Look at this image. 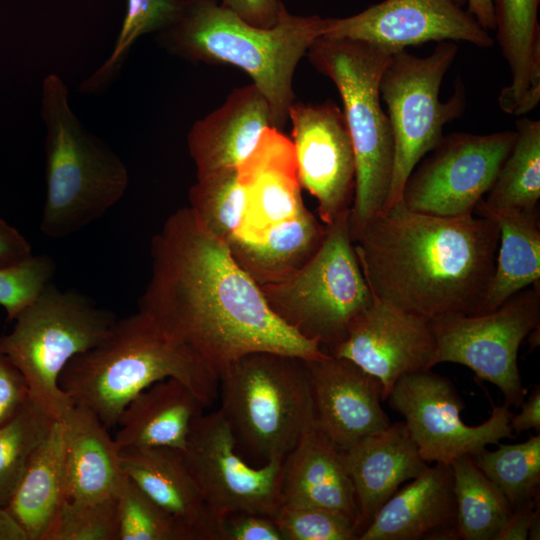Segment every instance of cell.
I'll return each mask as SVG.
<instances>
[{"mask_svg":"<svg viewBox=\"0 0 540 540\" xmlns=\"http://www.w3.org/2000/svg\"><path fill=\"white\" fill-rule=\"evenodd\" d=\"M496 38L506 59L510 86L523 90L540 76V0H492Z\"/></svg>","mask_w":540,"mask_h":540,"instance_id":"32","label":"cell"},{"mask_svg":"<svg viewBox=\"0 0 540 540\" xmlns=\"http://www.w3.org/2000/svg\"><path fill=\"white\" fill-rule=\"evenodd\" d=\"M224 540H283L270 516L235 513L224 519Z\"/></svg>","mask_w":540,"mask_h":540,"instance_id":"42","label":"cell"},{"mask_svg":"<svg viewBox=\"0 0 540 540\" xmlns=\"http://www.w3.org/2000/svg\"><path fill=\"white\" fill-rule=\"evenodd\" d=\"M43 540H118L116 497L65 499Z\"/></svg>","mask_w":540,"mask_h":540,"instance_id":"38","label":"cell"},{"mask_svg":"<svg viewBox=\"0 0 540 540\" xmlns=\"http://www.w3.org/2000/svg\"><path fill=\"white\" fill-rule=\"evenodd\" d=\"M450 464L427 466L378 510L358 540L458 539Z\"/></svg>","mask_w":540,"mask_h":540,"instance_id":"20","label":"cell"},{"mask_svg":"<svg viewBox=\"0 0 540 540\" xmlns=\"http://www.w3.org/2000/svg\"><path fill=\"white\" fill-rule=\"evenodd\" d=\"M301 188L318 202L325 225L349 211L355 193L356 160L343 110L332 100L294 101L288 113Z\"/></svg>","mask_w":540,"mask_h":540,"instance_id":"15","label":"cell"},{"mask_svg":"<svg viewBox=\"0 0 540 540\" xmlns=\"http://www.w3.org/2000/svg\"><path fill=\"white\" fill-rule=\"evenodd\" d=\"M515 137L512 130L443 136L411 172L402 202L410 210L436 216L471 215L491 188Z\"/></svg>","mask_w":540,"mask_h":540,"instance_id":"13","label":"cell"},{"mask_svg":"<svg viewBox=\"0 0 540 540\" xmlns=\"http://www.w3.org/2000/svg\"><path fill=\"white\" fill-rule=\"evenodd\" d=\"M56 420L29 397L23 407L0 427V506L7 507L31 457Z\"/></svg>","mask_w":540,"mask_h":540,"instance_id":"34","label":"cell"},{"mask_svg":"<svg viewBox=\"0 0 540 540\" xmlns=\"http://www.w3.org/2000/svg\"><path fill=\"white\" fill-rule=\"evenodd\" d=\"M349 211L326 225L320 248L302 268L285 280L260 286L272 311L327 353L374 301L350 235Z\"/></svg>","mask_w":540,"mask_h":540,"instance_id":"9","label":"cell"},{"mask_svg":"<svg viewBox=\"0 0 540 540\" xmlns=\"http://www.w3.org/2000/svg\"><path fill=\"white\" fill-rule=\"evenodd\" d=\"M55 270L53 258L45 254L0 267V306L6 311L7 321H14L38 297L52 282Z\"/></svg>","mask_w":540,"mask_h":540,"instance_id":"40","label":"cell"},{"mask_svg":"<svg viewBox=\"0 0 540 540\" xmlns=\"http://www.w3.org/2000/svg\"><path fill=\"white\" fill-rule=\"evenodd\" d=\"M32 255L29 241L0 217V267L19 263Z\"/></svg>","mask_w":540,"mask_h":540,"instance_id":"45","label":"cell"},{"mask_svg":"<svg viewBox=\"0 0 540 540\" xmlns=\"http://www.w3.org/2000/svg\"><path fill=\"white\" fill-rule=\"evenodd\" d=\"M206 406L184 383L167 378L137 394L117 422L114 440L127 447H169L183 451L194 420Z\"/></svg>","mask_w":540,"mask_h":540,"instance_id":"25","label":"cell"},{"mask_svg":"<svg viewBox=\"0 0 540 540\" xmlns=\"http://www.w3.org/2000/svg\"><path fill=\"white\" fill-rule=\"evenodd\" d=\"M117 318L76 289L52 282L14 319L0 349L23 375L30 397L55 419L73 406L59 385L61 372L75 356L99 344Z\"/></svg>","mask_w":540,"mask_h":540,"instance_id":"8","label":"cell"},{"mask_svg":"<svg viewBox=\"0 0 540 540\" xmlns=\"http://www.w3.org/2000/svg\"><path fill=\"white\" fill-rule=\"evenodd\" d=\"M239 171L248 192V208L237 234L254 235L306 208L292 142L278 128L270 126L265 130Z\"/></svg>","mask_w":540,"mask_h":540,"instance_id":"23","label":"cell"},{"mask_svg":"<svg viewBox=\"0 0 540 540\" xmlns=\"http://www.w3.org/2000/svg\"><path fill=\"white\" fill-rule=\"evenodd\" d=\"M539 540V495L522 502L512 509L508 519L494 540Z\"/></svg>","mask_w":540,"mask_h":540,"instance_id":"43","label":"cell"},{"mask_svg":"<svg viewBox=\"0 0 540 540\" xmlns=\"http://www.w3.org/2000/svg\"><path fill=\"white\" fill-rule=\"evenodd\" d=\"M120 459L124 474L174 519L185 540H224V521L208 506L180 450L127 447Z\"/></svg>","mask_w":540,"mask_h":540,"instance_id":"19","label":"cell"},{"mask_svg":"<svg viewBox=\"0 0 540 540\" xmlns=\"http://www.w3.org/2000/svg\"><path fill=\"white\" fill-rule=\"evenodd\" d=\"M189 188V208L216 237L228 241L242 228L248 192L239 168H223L196 175Z\"/></svg>","mask_w":540,"mask_h":540,"instance_id":"33","label":"cell"},{"mask_svg":"<svg viewBox=\"0 0 540 540\" xmlns=\"http://www.w3.org/2000/svg\"><path fill=\"white\" fill-rule=\"evenodd\" d=\"M272 125L267 100L253 84L234 89L224 103L196 121L187 146L196 175L239 168L254 152Z\"/></svg>","mask_w":540,"mask_h":540,"instance_id":"22","label":"cell"},{"mask_svg":"<svg viewBox=\"0 0 540 540\" xmlns=\"http://www.w3.org/2000/svg\"><path fill=\"white\" fill-rule=\"evenodd\" d=\"M521 412L512 415L510 427L513 432L519 434L530 429L540 432V386L536 385L528 399L521 403Z\"/></svg>","mask_w":540,"mask_h":540,"instance_id":"46","label":"cell"},{"mask_svg":"<svg viewBox=\"0 0 540 540\" xmlns=\"http://www.w3.org/2000/svg\"><path fill=\"white\" fill-rule=\"evenodd\" d=\"M65 499V426L59 419L31 457L6 508L29 540H43Z\"/></svg>","mask_w":540,"mask_h":540,"instance_id":"29","label":"cell"},{"mask_svg":"<svg viewBox=\"0 0 540 540\" xmlns=\"http://www.w3.org/2000/svg\"><path fill=\"white\" fill-rule=\"evenodd\" d=\"M305 361L314 426L339 449L391 424L381 406L383 389L378 379L331 354Z\"/></svg>","mask_w":540,"mask_h":540,"instance_id":"18","label":"cell"},{"mask_svg":"<svg viewBox=\"0 0 540 540\" xmlns=\"http://www.w3.org/2000/svg\"><path fill=\"white\" fill-rule=\"evenodd\" d=\"M236 447L232 429L218 409L194 420L181 453L208 506L221 520L235 513L273 517L281 504L283 460L253 467Z\"/></svg>","mask_w":540,"mask_h":540,"instance_id":"14","label":"cell"},{"mask_svg":"<svg viewBox=\"0 0 540 540\" xmlns=\"http://www.w3.org/2000/svg\"><path fill=\"white\" fill-rule=\"evenodd\" d=\"M498 244L489 218L436 216L402 201L372 218L354 241L372 294L429 321L479 314Z\"/></svg>","mask_w":540,"mask_h":540,"instance_id":"2","label":"cell"},{"mask_svg":"<svg viewBox=\"0 0 540 540\" xmlns=\"http://www.w3.org/2000/svg\"><path fill=\"white\" fill-rule=\"evenodd\" d=\"M513 146L483 200L494 207L536 212L540 199V121L516 122Z\"/></svg>","mask_w":540,"mask_h":540,"instance_id":"31","label":"cell"},{"mask_svg":"<svg viewBox=\"0 0 540 540\" xmlns=\"http://www.w3.org/2000/svg\"><path fill=\"white\" fill-rule=\"evenodd\" d=\"M29 397L23 375L0 349V427L23 407Z\"/></svg>","mask_w":540,"mask_h":540,"instance_id":"41","label":"cell"},{"mask_svg":"<svg viewBox=\"0 0 540 540\" xmlns=\"http://www.w3.org/2000/svg\"><path fill=\"white\" fill-rule=\"evenodd\" d=\"M323 36L365 41L393 53L431 41L482 48L494 44L489 32L453 0H384L349 17L327 18Z\"/></svg>","mask_w":540,"mask_h":540,"instance_id":"16","label":"cell"},{"mask_svg":"<svg viewBox=\"0 0 540 540\" xmlns=\"http://www.w3.org/2000/svg\"><path fill=\"white\" fill-rule=\"evenodd\" d=\"M65 426L66 499L117 497L126 475L120 448L91 410L73 405L62 418Z\"/></svg>","mask_w":540,"mask_h":540,"instance_id":"26","label":"cell"},{"mask_svg":"<svg viewBox=\"0 0 540 540\" xmlns=\"http://www.w3.org/2000/svg\"><path fill=\"white\" fill-rule=\"evenodd\" d=\"M116 501L118 540H185L174 519L127 476Z\"/></svg>","mask_w":540,"mask_h":540,"instance_id":"37","label":"cell"},{"mask_svg":"<svg viewBox=\"0 0 540 540\" xmlns=\"http://www.w3.org/2000/svg\"><path fill=\"white\" fill-rule=\"evenodd\" d=\"M499 229L493 276L479 314L502 305L515 293L540 280V229L536 212L494 207L483 198L474 210Z\"/></svg>","mask_w":540,"mask_h":540,"instance_id":"28","label":"cell"},{"mask_svg":"<svg viewBox=\"0 0 540 540\" xmlns=\"http://www.w3.org/2000/svg\"><path fill=\"white\" fill-rule=\"evenodd\" d=\"M458 6L467 5V12L486 30L495 29L492 0H453Z\"/></svg>","mask_w":540,"mask_h":540,"instance_id":"47","label":"cell"},{"mask_svg":"<svg viewBox=\"0 0 540 540\" xmlns=\"http://www.w3.org/2000/svg\"><path fill=\"white\" fill-rule=\"evenodd\" d=\"M478 468L503 492L511 508L539 495L540 435L517 444H499L472 456Z\"/></svg>","mask_w":540,"mask_h":540,"instance_id":"35","label":"cell"},{"mask_svg":"<svg viewBox=\"0 0 540 540\" xmlns=\"http://www.w3.org/2000/svg\"><path fill=\"white\" fill-rule=\"evenodd\" d=\"M327 18L287 10L271 28L252 26L216 0H181L174 21L159 42L184 60L229 64L243 70L268 102L272 125L280 129L295 101L293 78L301 58L323 36Z\"/></svg>","mask_w":540,"mask_h":540,"instance_id":"3","label":"cell"},{"mask_svg":"<svg viewBox=\"0 0 540 540\" xmlns=\"http://www.w3.org/2000/svg\"><path fill=\"white\" fill-rule=\"evenodd\" d=\"M167 378L184 383L206 407L218 397V372L138 310L117 319L99 344L72 358L59 385L73 405L91 410L111 429L137 394Z\"/></svg>","mask_w":540,"mask_h":540,"instance_id":"4","label":"cell"},{"mask_svg":"<svg viewBox=\"0 0 540 540\" xmlns=\"http://www.w3.org/2000/svg\"><path fill=\"white\" fill-rule=\"evenodd\" d=\"M458 52L456 42H438L425 57L395 52L382 74L380 96L387 106L394 138V168L385 209L402 201L405 183L420 160L440 142L444 126L462 115L466 90L460 78L442 102L443 78ZM384 209V210H385Z\"/></svg>","mask_w":540,"mask_h":540,"instance_id":"10","label":"cell"},{"mask_svg":"<svg viewBox=\"0 0 540 540\" xmlns=\"http://www.w3.org/2000/svg\"><path fill=\"white\" fill-rule=\"evenodd\" d=\"M392 51L360 40L320 36L306 55L336 86L352 140L356 184L349 211L353 242L385 209L394 168V138L381 106L380 82Z\"/></svg>","mask_w":540,"mask_h":540,"instance_id":"6","label":"cell"},{"mask_svg":"<svg viewBox=\"0 0 540 540\" xmlns=\"http://www.w3.org/2000/svg\"><path fill=\"white\" fill-rule=\"evenodd\" d=\"M540 287L535 283L493 311L448 314L430 320L436 341V364L457 363L498 387L510 407L526 396L519 366L522 342L539 328Z\"/></svg>","mask_w":540,"mask_h":540,"instance_id":"11","label":"cell"},{"mask_svg":"<svg viewBox=\"0 0 540 540\" xmlns=\"http://www.w3.org/2000/svg\"><path fill=\"white\" fill-rule=\"evenodd\" d=\"M326 225L307 208L254 235L236 234L226 243L241 268L259 285L287 279L320 248Z\"/></svg>","mask_w":540,"mask_h":540,"instance_id":"27","label":"cell"},{"mask_svg":"<svg viewBox=\"0 0 540 540\" xmlns=\"http://www.w3.org/2000/svg\"><path fill=\"white\" fill-rule=\"evenodd\" d=\"M180 0H127V12L108 59L80 86L82 93H99L113 81L134 42L142 35L160 32L176 18Z\"/></svg>","mask_w":540,"mask_h":540,"instance_id":"36","label":"cell"},{"mask_svg":"<svg viewBox=\"0 0 540 540\" xmlns=\"http://www.w3.org/2000/svg\"><path fill=\"white\" fill-rule=\"evenodd\" d=\"M150 256L151 275L138 310L218 374L253 352L305 360L329 354L272 311L226 241L210 233L188 206L167 217L151 240Z\"/></svg>","mask_w":540,"mask_h":540,"instance_id":"1","label":"cell"},{"mask_svg":"<svg viewBox=\"0 0 540 540\" xmlns=\"http://www.w3.org/2000/svg\"><path fill=\"white\" fill-rule=\"evenodd\" d=\"M457 538L494 540L512 508L503 492L478 468L471 455L451 464Z\"/></svg>","mask_w":540,"mask_h":540,"instance_id":"30","label":"cell"},{"mask_svg":"<svg viewBox=\"0 0 540 540\" xmlns=\"http://www.w3.org/2000/svg\"><path fill=\"white\" fill-rule=\"evenodd\" d=\"M329 354L350 360L378 379L385 401L400 377L436 365V341L429 320L374 296Z\"/></svg>","mask_w":540,"mask_h":540,"instance_id":"17","label":"cell"},{"mask_svg":"<svg viewBox=\"0 0 540 540\" xmlns=\"http://www.w3.org/2000/svg\"><path fill=\"white\" fill-rule=\"evenodd\" d=\"M220 5L258 28L275 26L286 11L281 0H222Z\"/></svg>","mask_w":540,"mask_h":540,"instance_id":"44","label":"cell"},{"mask_svg":"<svg viewBox=\"0 0 540 540\" xmlns=\"http://www.w3.org/2000/svg\"><path fill=\"white\" fill-rule=\"evenodd\" d=\"M0 540H29L21 525L3 506H0Z\"/></svg>","mask_w":540,"mask_h":540,"instance_id":"48","label":"cell"},{"mask_svg":"<svg viewBox=\"0 0 540 540\" xmlns=\"http://www.w3.org/2000/svg\"><path fill=\"white\" fill-rule=\"evenodd\" d=\"M68 96L61 77L52 73L43 79L46 196L40 229L53 239L101 218L122 199L129 183L125 164L82 125Z\"/></svg>","mask_w":540,"mask_h":540,"instance_id":"5","label":"cell"},{"mask_svg":"<svg viewBox=\"0 0 540 540\" xmlns=\"http://www.w3.org/2000/svg\"><path fill=\"white\" fill-rule=\"evenodd\" d=\"M221 407L236 439L263 463L284 460L314 426L305 359L253 352L219 374Z\"/></svg>","mask_w":540,"mask_h":540,"instance_id":"7","label":"cell"},{"mask_svg":"<svg viewBox=\"0 0 540 540\" xmlns=\"http://www.w3.org/2000/svg\"><path fill=\"white\" fill-rule=\"evenodd\" d=\"M341 453L355 493L359 535L399 486L428 466L404 422L390 424Z\"/></svg>","mask_w":540,"mask_h":540,"instance_id":"21","label":"cell"},{"mask_svg":"<svg viewBox=\"0 0 540 540\" xmlns=\"http://www.w3.org/2000/svg\"><path fill=\"white\" fill-rule=\"evenodd\" d=\"M283 540H358L356 522L331 509L281 503L272 517Z\"/></svg>","mask_w":540,"mask_h":540,"instance_id":"39","label":"cell"},{"mask_svg":"<svg viewBox=\"0 0 540 540\" xmlns=\"http://www.w3.org/2000/svg\"><path fill=\"white\" fill-rule=\"evenodd\" d=\"M281 503L338 511L357 525L355 493L341 449L315 426L283 460Z\"/></svg>","mask_w":540,"mask_h":540,"instance_id":"24","label":"cell"},{"mask_svg":"<svg viewBox=\"0 0 540 540\" xmlns=\"http://www.w3.org/2000/svg\"><path fill=\"white\" fill-rule=\"evenodd\" d=\"M404 423L425 462L451 464L463 455L474 456L501 439H513L510 406L493 405L490 417L469 426L465 409L452 381L431 369L400 377L387 399Z\"/></svg>","mask_w":540,"mask_h":540,"instance_id":"12","label":"cell"}]
</instances>
